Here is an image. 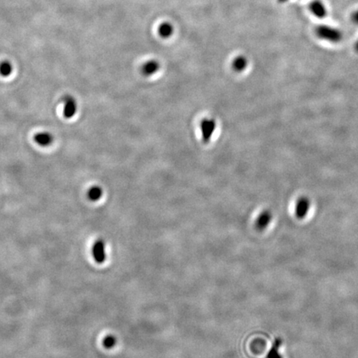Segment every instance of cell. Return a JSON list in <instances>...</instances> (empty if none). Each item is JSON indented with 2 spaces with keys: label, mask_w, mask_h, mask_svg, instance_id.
Instances as JSON below:
<instances>
[{
  "label": "cell",
  "mask_w": 358,
  "mask_h": 358,
  "mask_svg": "<svg viewBox=\"0 0 358 358\" xmlns=\"http://www.w3.org/2000/svg\"><path fill=\"white\" fill-rule=\"evenodd\" d=\"M314 33L319 38L331 43H339L343 38V32L334 27L320 24L314 29Z\"/></svg>",
  "instance_id": "obj_1"
},
{
  "label": "cell",
  "mask_w": 358,
  "mask_h": 358,
  "mask_svg": "<svg viewBox=\"0 0 358 358\" xmlns=\"http://www.w3.org/2000/svg\"><path fill=\"white\" fill-rule=\"evenodd\" d=\"M201 132L204 143H208L216 129V122L213 118H205L201 122Z\"/></svg>",
  "instance_id": "obj_2"
},
{
  "label": "cell",
  "mask_w": 358,
  "mask_h": 358,
  "mask_svg": "<svg viewBox=\"0 0 358 358\" xmlns=\"http://www.w3.org/2000/svg\"><path fill=\"white\" fill-rule=\"evenodd\" d=\"M311 208V202L309 197L306 196H302L298 197L296 201L295 208H294V213H295L296 217L302 220L304 217H306L308 213H309V209Z\"/></svg>",
  "instance_id": "obj_3"
},
{
  "label": "cell",
  "mask_w": 358,
  "mask_h": 358,
  "mask_svg": "<svg viewBox=\"0 0 358 358\" xmlns=\"http://www.w3.org/2000/svg\"><path fill=\"white\" fill-rule=\"evenodd\" d=\"M91 254L93 260L97 264H103L107 260V252H106V244L104 241L100 239L97 240L91 248Z\"/></svg>",
  "instance_id": "obj_4"
},
{
  "label": "cell",
  "mask_w": 358,
  "mask_h": 358,
  "mask_svg": "<svg viewBox=\"0 0 358 358\" xmlns=\"http://www.w3.org/2000/svg\"><path fill=\"white\" fill-rule=\"evenodd\" d=\"M309 8L312 14L316 18H324L327 17V8L321 0H313L311 3H309Z\"/></svg>",
  "instance_id": "obj_5"
},
{
  "label": "cell",
  "mask_w": 358,
  "mask_h": 358,
  "mask_svg": "<svg viewBox=\"0 0 358 358\" xmlns=\"http://www.w3.org/2000/svg\"><path fill=\"white\" fill-rule=\"evenodd\" d=\"M64 102V108H63V114L67 119H71L75 115L77 110V103L72 96H67L63 100Z\"/></svg>",
  "instance_id": "obj_6"
},
{
  "label": "cell",
  "mask_w": 358,
  "mask_h": 358,
  "mask_svg": "<svg viewBox=\"0 0 358 358\" xmlns=\"http://www.w3.org/2000/svg\"><path fill=\"white\" fill-rule=\"evenodd\" d=\"M272 213L270 210L263 211L255 221V227L258 231H264L272 221Z\"/></svg>",
  "instance_id": "obj_7"
},
{
  "label": "cell",
  "mask_w": 358,
  "mask_h": 358,
  "mask_svg": "<svg viewBox=\"0 0 358 358\" xmlns=\"http://www.w3.org/2000/svg\"><path fill=\"white\" fill-rule=\"evenodd\" d=\"M160 69V64L156 60H151L144 63L141 68V72L145 76H151L158 72Z\"/></svg>",
  "instance_id": "obj_8"
},
{
  "label": "cell",
  "mask_w": 358,
  "mask_h": 358,
  "mask_svg": "<svg viewBox=\"0 0 358 358\" xmlns=\"http://www.w3.org/2000/svg\"><path fill=\"white\" fill-rule=\"evenodd\" d=\"M34 141L42 147H47L53 142V136L48 132L38 133L34 136Z\"/></svg>",
  "instance_id": "obj_9"
},
{
  "label": "cell",
  "mask_w": 358,
  "mask_h": 358,
  "mask_svg": "<svg viewBox=\"0 0 358 358\" xmlns=\"http://www.w3.org/2000/svg\"><path fill=\"white\" fill-rule=\"evenodd\" d=\"M248 66V60L244 56H238L232 62V68L236 72H242Z\"/></svg>",
  "instance_id": "obj_10"
},
{
  "label": "cell",
  "mask_w": 358,
  "mask_h": 358,
  "mask_svg": "<svg viewBox=\"0 0 358 358\" xmlns=\"http://www.w3.org/2000/svg\"><path fill=\"white\" fill-rule=\"evenodd\" d=\"M282 345V340L281 338H276L275 342L273 343L272 347L270 348V351L268 352L266 358H283L280 353V348Z\"/></svg>",
  "instance_id": "obj_11"
},
{
  "label": "cell",
  "mask_w": 358,
  "mask_h": 358,
  "mask_svg": "<svg viewBox=\"0 0 358 358\" xmlns=\"http://www.w3.org/2000/svg\"><path fill=\"white\" fill-rule=\"evenodd\" d=\"M103 196V189L100 186H93L88 190L87 197L91 202H97Z\"/></svg>",
  "instance_id": "obj_12"
},
{
  "label": "cell",
  "mask_w": 358,
  "mask_h": 358,
  "mask_svg": "<svg viewBox=\"0 0 358 358\" xmlns=\"http://www.w3.org/2000/svg\"><path fill=\"white\" fill-rule=\"evenodd\" d=\"M158 35L163 38H168L174 34V27L169 23H163L158 27Z\"/></svg>",
  "instance_id": "obj_13"
},
{
  "label": "cell",
  "mask_w": 358,
  "mask_h": 358,
  "mask_svg": "<svg viewBox=\"0 0 358 358\" xmlns=\"http://www.w3.org/2000/svg\"><path fill=\"white\" fill-rule=\"evenodd\" d=\"M13 66L8 61H3L0 63V75L2 76H8L12 74Z\"/></svg>",
  "instance_id": "obj_14"
},
{
  "label": "cell",
  "mask_w": 358,
  "mask_h": 358,
  "mask_svg": "<svg viewBox=\"0 0 358 358\" xmlns=\"http://www.w3.org/2000/svg\"><path fill=\"white\" fill-rule=\"evenodd\" d=\"M116 337L113 335H108L103 339V346L107 349H111V348H114V346L116 345Z\"/></svg>",
  "instance_id": "obj_15"
},
{
  "label": "cell",
  "mask_w": 358,
  "mask_h": 358,
  "mask_svg": "<svg viewBox=\"0 0 358 358\" xmlns=\"http://www.w3.org/2000/svg\"><path fill=\"white\" fill-rule=\"evenodd\" d=\"M351 19H352V21H353L354 24H358V9L354 11V12L352 13Z\"/></svg>",
  "instance_id": "obj_16"
},
{
  "label": "cell",
  "mask_w": 358,
  "mask_h": 358,
  "mask_svg": "<svg viewBox=\"0 0 358 358\" xmlns=\"http://www.w3.org/2000/svg\"><path fill=\"white\" fill-rule=\"evenodd\" d=\"M354 50L358 54V39L357 40V42H355V44H354Z\"/></svg>",
  "instance_id": "obj_17"
},
{
  "label": "cell",
  "mask_w": 358,
  "mask_h": 358,
  "mask_svg": "<svg viewBox=\"0 0 358 358\" xmlns=\"http://www.w3.org/2000/svg\"><path fill=\"white\" fill-rule=\"evenodd\" d=\"M288 0H277V2L279 3H285L286 2H288Z\"/></svg>",
  "instance_id": "obj_18"
}]
</instances>
